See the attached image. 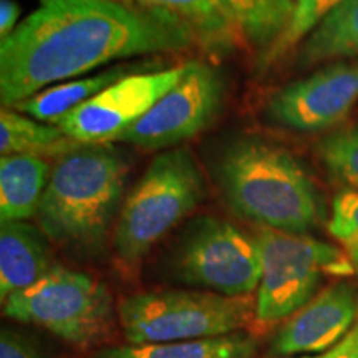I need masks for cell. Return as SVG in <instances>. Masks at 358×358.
Instances as JSON below:
<instances>
[{
  "instance_id": "obj_1",
  "label": "cell",
  "mask_w": 358,
  "mask_h": 358,
  "mask_svg": "<svg viewBox=\"0 0 358 358\" xmlns=\"http://www.w3.org/2000/svg\"><path fill=\"white\" fill-rule=\"evenodd\" d=\"M196 43L173 13L116 0H42L0 43V101L13 108L62 80L113 60Z\"/></svg>"
},
{
  "instance_id": "obj_2",
  "label": "cell",
  "mask_w": 358,
  "mask_h": 358,
  "mask_svg": "<svg viewBox=\"0 0 358 358\" xmlns=\"http://www.w3.org/2000/svg\"><path fill=\"white\" fill-rule=\"evenodd\" d=\"M216 176L232 211L261 227L303 234L320 221L315 185L284 148L237 140L219 156Z\"/></svg>"
},
{
  "instance_id": "obj_3",
  "label": "cell",
  "mask_w": 358,
  "mask_h": 358,
  "mask_svg": "<svg viewBox=\"0 0 358 358\" xmlns=\"http://www.w3.org/2000/svg\"><path fill=\"white\" fill-rule=\"evenodd\" d=\"M127 164L108 145H85L52 168L37 219L42 232L78 250L100 249L123 198Z\"/></svg>"
},
{
  "instance_id": "obj_4",
  "label": "cell",
  "mask_w": 358,
  "mask_h": 358,
  "mask_svg": "<svg viewBox=\"0 0 358 358\" xmlns=\"http://www.w3.org/2000/svg\"><path fill=\"white\" fill-rule=\"evenodd\" d=\"M204 196L201 169L187 150L156 156L124 201L113 244L124 266H136Z\"/></svg>"
},
{
  "instance_id": "obj_5",
  "label": "cell",
  "mask_w": 358,
  "mask_h": 358,
  "mask_svg": "<svg viewBox=\"0 0 358 358\" xmlns=\"http://www.w3.org/2000/svg\"><path fill=\"white\" fill-rule=\"evenodd\" d=\"M256 319L252 297L161 290L124 297L118 320L128 343L187 342L243 332Z\"/></svg>"
},
{
  "instance_id": "obj_6",
  "label": "cell",
  "mask_w": 358,
  "mask_h": 358,
  "mask_svg": "<svg viewBox=\"0 0 358 358\" xmlns=\"http://www.w3.org/2000/svg\"><path fill=\"white\" fill-rule=\"evenodd\" d=\"M254 239L261 257L254 322L261 327L279 324L301 310L315 297L324 277L355 272L345 250L310 236L261 227Z\"/></svg>"
},
{
  "instance_id": "obj_7",
  "label": "cell",
  "mask_w": 358,
  "mask_h": 358,
  "mask_svg": "<svg viewBox=\"0 0 358 358\" xmlns=\"http://www.w3.org/2000/svg\"><path fill=\"white\" fill-rule=\"evenodd\" d=\"M2 303L8 319L42 327L71 345L95 342L113 319V301L105 285L62 266Z\"/></svg>"
},
{
  "instance_id": "obj_8",
  "label": "cell",
  "mask_w": 358,
  "mask_h": 358,
  "mask_svg": "<svg viewBox=\"0 0 358 358\" xmlns=\"http://www.w3.org/2000/svg\"><path fill=\"white\" fill-rule=\"evenodd\" d=\"M174 268L186 284L226 297L252 295L261 282L256 239L216 217H201L191 224L178 245Z\"/></svg>"
},
{
  "instance_id": "obj_9",
  "label": "cell",
  "mask_w": 358,
  "mask_h": 358,
  "mask_svg": "<svg viewBox=\"0 0 358 358\" xmlns=\"http://www.w3.org/2000/svg\"><path fill=\"white\" fill-rule=\"evenodd\" d=\"M224 100L222 77L213 66L191 62L182 78L116 141L161 150L196 136L214 122Z\"/></svg>"
},
{
  "instance_id": "obj_10",
  "label": "cell",
  "mask_w": 358,
  "mask_h": 358,
  "mask_svg": "<svg viewBox=\"0 0 358 358\" xmlns=\"http://www.w3.org/2000/svg\"><path fill=\"white\" fill-rule=\"evenodd\" d=\"M186 71V65L151 73L124 75L53 127L66 136L87 143L106 145L116 141L168 93Z\"/></svg>"
},
{
  "instance_id": "obj_11",
  "label": "cell",
  "mask_w": 358,
  "mask_h": 358,
  "mask_svg": "<svg viewBox=\"0 0 358 358\" xmlns=\"http://www.w3.org/2000/svg\"><path fill=\"white\" fill-rule=\"evenodd\" d=\"M357 103L358 58H350L285 85L267 101L266 116L282 128L315 133L343 122Z\"/></svg>"
},
{
  "instance_id": "obj_12",
  "label": "cell",
  "mask_w": 358,
  "mask_h": 358,
  "mask_svg": "<svg viewBox=\"0 0 358 358\" xmlns=\"http://www.w3.org/2000/svg\"><path fill=\"white\" fill-rule=\"evenodd\" d=\"M358 322V287L340 280L285 320L272 347L280 355L329 352Z\"/></svg>"
},
{
  "instance_id": "obj_13",
  "label": "cell",
  "mask_w": 358,
  "mask_h": 358,
  "mask_svg": "<svg viewBox=\"0 0 358 358\" xmlns=\"http://www.w3.org/2000/svg\"><path fill=\"white\" fill-rule=\"evenodd\" d=\"M50 252L42 231L25 221H8L0 226V299L20 292L52 268Z\"/></svg>"
},
{
  "instance_id": "obj_14",
  "label": "cell",
  "mask_w": 358,
  "mask_h": 358,
  "mask_svg": "<svg viewBox=\"0 0 358 358\" xmlns=\"http://www.w3.org/2000/svg\"><path fill=\"white\" fill-rule=\"evenodd\" d=\"M52 169L43 158L12 155L0 159V219L27 221L37 216Z\"/></svg>"
},
{
  "instance_id": "obj_15",
  "label": "cell",
  "mask_w": 358,
  "mask_h": 358,
  "mask_svg": "<svg viewBox=\"0 0 358 358\" xmlns=\"http://www.w3.org/2000/svg\"><path fill=\"white\" fill-rule=\"evenodd\" d=\"M141 7L159 8L181 20L196 43L216 53L231 52L237 45L241 30L222 0H136Z\"/></svg>"
},
{
  "instance_id": "obj_16",
  "label": "cell",
  "mask_w": 358,
  "mask_h": 358,
  "mask_svg": "<svg viewBox=\"0 0 358 358\" xmlns=\"http://www.w3.org/2000/svg\"><path fill=\"white\" fill-rule=\"evenodd\" d=\"M358 58V0H345L329 12L301 43L295 62L312 66Z\"/></svg>"
},
{
  "instance_id": "obj_17",
  "label": "cell",
  "mask_w": 358,
  "mask_h": 358,
  "mask_svg": "<svg viewBox=\"0 0 358 358\" xmlns=\"http://www.w3.org/2000/svg\"><path fill=\"white\" fill-rule=\"evenodd\" d=\"M87 143L77 141L53 124L20 115L17 110L0 111V153L2 156L24 155L35 158H64Z\"/></svg>"
},
{
  "instance_id": "obj_18",
  "label": "cell",
  "mask_w": 358,
  "mask_h": 358,
  "mask_svg": "<svg viewBox=\"0 0 358 358\" xmlns=\"http://www.w3.org/2000/svg\"><path fill=\"white\" fill-rule=\"evenodd\" d=\"M256 340L236 332L224 337L164 343H127L96 352L93 358H250Z\"/></svg>"
},
{
  "instance_id": "obj_19",
  "label": "cell",
  "mask_w": 358,
  "mask_h": 358,
  "mask_svg": "<svg viewBox=\"0 0 358 358\" xmlns=\"http://www.w3.org/2000/svg\"><path fill=\"white\" fill-rule=\"evenodd\" d=\"M124 66H115L113 70L103 71L95 77L71 80V82L53 85L35 93L34 96L20 101L13 106L22 115L30 116L37 122H47L53 124L57 120L64 118L65 115L80 108L83 103L93 98L98 93L113 85L116 80L124 77Z\"/></svg>"
},
{
  "instance_id": "obj_20",
  "label": "cell",
  "mask_w": 358,
  "mask_h": 358,
  "mask_svg": "<svg viewBox=\"0 0 358 358\" xmlns=\"http://www.w3.org/2000/svg\"><path fill=\"white\" fill-rule=\"evenodd\" d=\"M243 37L262 52L271 48L292 22L297 0H222Z\"/></svg>"
},
{
  "instance_id": "obj_21",
  "label": "cell",
  "mask_w": 358,
  "mask_h": 358,
  "mask_svg": "<svg viewBox=\"0 0 358 358\" xmlns=\"http://www.w3.org/2000/svg\"><path fill=\"white\" fill-rule=\"evenodd\" d=\"M317 153L330 176L358 192V127H348L327 134Z\"/></svg>"
},
{
  "instance_id": "obj_22",
  "label": "cell",
  "mask_w": 358,
  "mask_h": 358,
  "mask_svg": "<svg viewBox=\"0 0 358 358\" xmlns=\"http://www.w3.org/2000/svg\"><path fill=\"white\" fill-rule=\"evenodd\" d=\"M342 2H345V0H297L292 22H290L287 30L271 48H267L262 53V57L259 58V65L271 66L275 64L279 58L292 50L295 45L302 43L327 13L332 12Z\"/></svg>"
},
{
  "instance_id": "obj_23",
  "label": "cell",
  "mask_w": 358,
  "mask_h": 358,
  "mask_svg": "<svg viewBox=\"0 0 358 358\" xmlns=\"http://www.w3.org/2000/svg\"><path fill=\"white\" fill-rule=\"evenodd\" d=\"M329 232L342 244L358 274V192L345 189L338 192L332 203Z\"/></svg>"
},
{
  "instance_id": "obj_24",
  "label": "cell",
  "mask_w": 358,
  "mask_h": 358,
  "mask_svg": "<svg viewBox=\"0 0 358 358\" xmlns=\"http://www.w3.org/2000/svg\"><path fill=\"white\" fill-rule=\"evenodd\" d=\"M0 358H40V353L25 335L3 329L0 337Z\"/></svg>"
},
{
  "instance_id": "obj_25",
  "label": "cell",
  "mask_w": 358,
  "mask_h": 358,
  "mask_svg": "<svg viewBox=\"0 0 358 358\" xmlns=\"http://www.w3.org/2000/svg\"><path fill=\"white\" fill-rule=\"evenodd\" d=\"M20 8L13 0H2L0 2V38L6 40L13 30L17 29Z\"/></svg>"
},
{
  "instance_id": "obj_26",
  "label": "cell",
  "mask_w": 358,
  "mask_h": 358,
  "mask_svg": "<svg viewBox=\"0 0 358 358\" xmlns=\"http://www.w3.org/2000/svg\"><path fill=\"white\" fill-rule=\"evenodd\" d=\"M325 358H358V322L342 342L325 353Z\"/></svg>"
},
{
  "instance_id": "obj_27",
  "label": "cell",
  "mask_w": 358,
  "mask_h": 358,
  "mask_svg": "<svg viewBox=\"0 0 358 358\" xmlns=\"http://www.w3.org/2000/svg\"><path fill=\"white\" fill-rule=\"evenodd\" d=\"M325 353H322V355H315V357H284V358H325Z\"/></svg>"
}]
</instances>
